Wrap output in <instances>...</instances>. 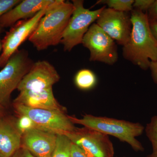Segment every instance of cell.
I'll return each instance as SVG.
<instances>
[{
    "label": "cell",
    "instance_id": "8992f818",
    "mask_svg": "<svg viewBox=\"0 0 157 157\" xmlns=\"http://www.w3.org/2000/svg\"><path fill=\"white\" fill-rule=\"evenodd\" d=\"M14 107L19 115L29 117L39 128L64 135L76 129L65 111L35 109L15 103Z\"/></svg>",
    "mask_w": 157,
    "mask_h": 157
},
{
    "label": "cell",
    "instance_id": "9a60e30c",
    "mask_svg": "<svg viewBox=\"0 0 157 157\" xmlns=\"http://www.w3.org/2000/svg\"><path fill=\"white\" fill-rule=\"evenodd\" d=\"M22 135L16 121L3 117L0 120V157H11L21 146Z\"/></svg>",
    "mask_w": 157,
    "mask_h": 157
},
{
    "label": "cell",
    "instance_id": "30bf717a",
    "mask_svg": "<svg viewBox=\"0 0 157 157\" xmlns=\"http://www.w3.org/2000/svg\"><path fill=\"white\" fill-rule=\"evenodd\" d=\"M96 21V24L118 44L123 46L127 44L132 27L131 15L128 12L115 11L105 6Z\"/></svg>",
    "mask_w": 157,
    "mask_h": 157
},
{
    "label": "cell",
    "instance_id": "7402d4cb",
    "mask_svg": "<svg viewBox=\"0 0 157 157\" xmlns=\"http://www.w3.org/2000/svg\"><path fill=\"white\" fill-rule=\"evenodd\" d=\"M154 2L155 0H135L133 4V9L147 12Z\"/></svg>",
    "mask_w": 157,
    "mask_h": 157
},
{
    "label": "cell",
    "instance_id": "83f0119b",
    "mask_svg": "<svg viewBox=\"0 0 157 157\" xmlns=\"http://www.w3.org/2000/svg\"><path fill=\"white\" fill-rule=\"evenodd\" d=\"M4 107L0 104V120L4 117Z\"/></svg>",
    "mask_w": 157,
    "mask_h": 157
},
{
    "label": "cell",
    "instance_id": "ba28073f",
    "mask_svg": "<svg viewBox=\"0 0 157 157\" xmlns=\"http://www.w3.org/2000/svg\"><path fill=\"white\" fill-rule=\"evenodd\" d=\"M65 135L89 157H113V144L108 135L85 127Z\"/></svg>",
    "mask_w": 157,
    "mask_h": 157
},
{
    "label": "cell",
    "instance_id": "5bb4252c",
    "mask_svg": "<svg viewBox=\"0 0 157 157\" xmlns=\"http://www.w3.org/2000/svg\"><path fill=\"white\" fill-rule=\"evenodd\" d=\"M14 103L35 109L65 111L55 98L52 87L40 90L20 91Z\"/></svg>",
    "mask_w": 157,
    "mask_h": 157
},
{
    "label": "cell",
    "instance_id": "ac0fdd59",
    "mask_svg": "<svg viewBox=\"0 0 157 157\" xmlns=\"http://www.w3.org/2000/svg\"><path fill=\"white\" fill-rule=\"evenodd\" d=\"M146 136L151 143L152 152L146 157H157V116L152 117L145 129Z\"/></svg>",
    "mask_w": 157,
    "mask_h": 157
},
{
    "label": "cell",
    "instance_id": "9c48e42d",
    "mask_svg": "<svg viewBox=\"0 0 157 157\" xmlns=\"http://www.w3.org/2000/svg\"><path fill=\"white\" fill-rule=\"evenodd\" d=\"M47 8L39 11L30 18L17 21L6 33L2 40L0 67H3L6 65L11 56L18 50V48L23 42L28 38L29 39L36 28L40 19L45 14Z\"/></svg>",
    "mask_w": 157,
    "mask_h": 157
},
{
    "label": "cell",
    "instance_id": "44dd1931",
    "mask_svg": "<svg viewBox=\"0 0 157 157\" xmlns=\"http://www.w3.org/2000/svg\"><path fill=\"white\" fill-rule=\"evenodd\" d=\"M21 2L20 0H0V17Z\"/></svg>",
    "mask_w": 157,
    "mask_h": 157
},
{
    "label": "cell",
    "instance_id": "8fae6325",
    "mask_svg": "<svg viewBox=\"0 0 157 157\" xmlns=\"http://www.w3.org/2000/svg\"><path fill=\"white\" fill-rule=\"evenodd\" d=\"M59 79V75L53 65L47 61L39 60L34 63L17 89L20 92L46 89L52 87Z\"/></svg>",
    "mask_w": 157,
    "mask_h": 157
},
{
    "label": "cell",
    "instance_id": "6da1fadb",
    "mask_svg": "<svg viewBox=\"0 0 157 157\" xmlns=\"http://www.w3.org/2000/svg\"><path fill=\"white\" fill-rule=\"evenodd\" d=\"M132 30L123 48L125 59L143 70L151 62H157V42L152 35L146 13L133 9L131 13Z\"/></svg>",
    "mask_w": 157,
    "mask_h": 157
},
{
    "label": "cell",
    "instance_id": "e0dca14e",
    "mask_svg": "<svg viewBox=\"0 0 157 157\" xmlns=\"http://www.w3.org/2000/svg\"><path fill=\"white\" fill-rule=\"evenodd\" d=\"M72 143L66 135L57 134L56 144L52 157H71Z\"/></svg>",
    "mask_w": 157,
    "mask_h": 157
},
{
    "label": "cell",
    "instance_id": "52a82bcc",
    "mask_svg": "<svg viewBox=\"0 0 157 157\" xmlns=\"http://www.w3.org/2000/svg\"><path fill=\"white\" fill-rule=\"evenodd\" d=\"M82 44L89 50L90 61L113 65L117 61V46L115 42L96 23L90 26Z\"/></svg>",
    "mask_w": 157,
    "mask_h": 157
},
{
    "label": "cell",
    "instance_id": "d4e9b609",
    "mask_svg": "<svg viewBox=\"0 0 157 157\" xmlns=\"http://www.w3.org/2000/svg\"><path fill=\"white\" fill-rule=\"evenodd\" d=\"M11 157H36L25 147L21 146Z\"/></svg>",
    "mask_w": 157,
    "mask_h": 157
},
{
    "label": "cell",
    "instance_id": "603a6c76",
    "mask_svg": "<svg viewBox=\"0 0 157 157\" xmlns=\"http://www.w3.org/2000/svg\"><path fill=\"white\" fill-rule=\"evenodd\" d=\"M146 13L149 21L157 20V0H155L154 2Z\"/></svg>",
    "mask_w": 157,
    "mask_h": 157
},
{
    "label": "cell",
    "instance_id": "4316f807",
    "mask_svg": "<svg viewBox=\"0 0 157 157\" xmlns=\"http://www.w3.org/2000/svg\"><path fill=\"white\" fill-rule=\"evenodd\" d=\"M149 69L151 71V76L154 81L157 84V62H151Z\"/></svg>",
    "mask_w": 157,
    "mask_h": 157
},
{
    "label": "cell",
    "instance_id": "7a4b0ae2",
    "mask_svg": "<svg viewBox=\"0 0 157 157\" xmlns=\"http://www.w3.org/2000/svg\"><path fill=\"white\" fill-rule=\"evenodd\" d=\"M73 9V3L64 0H55L48 6L29 38L37 50H44L60 43Z\"/></svg>",
    "mask_w": 157,
    "mask_h": 157
},
{
    "label": "cell",
    "instance_id": "4fadbf2b",
    "mask_svg": "<svg viewBox=\"0 0 157 157\" xmlns=\"http://www.w3.org/2000/svg\"><path fill=\"white\" fill-rule=\"evenodd\" d=\"M55 0H24L0 17L2 28L12 26L17 21L29 19L46 9Z\"/></svg>",
    "mask_w": 157,
    "mask_h": 157
},
{
    "label": "cell",
    "instance_id": "2e32d148",
    "mask_svg": "<svg viewBox=\"0 0 157 157\" xmlns=\"http://www.w3.org/2000/svg\"><path fill=\"white\" fill-rule=\"evenodd\" d=\"M74 81L78 88L82 90H89L95 86L97 77L91 70L86 69H82L76 73Z\"/></svg>",
    "mask_w": 157,
    "mask_h": 157
},
{
    "label": "cell",
    "instance_id": "277c9868",
    "mask_svg": "<svg viewBox=\"0 0 157 157\" xmlns=\"http://www.w3.org/2000/svg\"><path fill=\"white\" fill-rule=\"evenodd\" d=\"M33 63L27 51L18 50L0 71V104L3 107L9 104L11 94Z\"/></svg>",
    "mask_w": 157,
    "mask_h": 157
},
{
    "label": "cell",
    "instance_id": "cb8c5ba5",
    "mask_svg": "<svg viewBox=\"0 0 157 157\" xmlns=\"http://www.w3.org/2000/svg\"><path fill=\"white\" fill-rule=\"evenodd\" d=\"M71 157H89L79 147L72 143Z\"/></svg>",
    "mask_w": 157,
    "mask_h": 157
},
{
    "label": "cell",
    "instance_id": "484cf974",
    "mask_svg": "<svg viewBox=\"0 0 157 157\" xmlns=\"http://www.w3.org/2000/svg\"><path fill=\"white\" fill-rule=\"evenodd\" d=\"M149 24L152 35L157 42V20L149 21Z\"/></svg>",
    "mask_w": 157,
    "mask_h": 157
},
{
    "label": "cell",
    "instance_id": "ffe728a7",
    "mask_svg": "<svg viewBox=\"0 0 157 157\" xmlns=\"http://www.w3.org/2000/svg\"><path fill=\"white\" fill-rule=\"evenodd\" d=\"M16 125L22 135L31 129L37 128L32 120L26 115H20L19 118L16 120Z\"/></svg>",
    "mask_w": 157,
    "mask_h": 157
},
{
    "label": "cell",
    "instance_id": "f1b7e54d",
    "mask_svg": "<svg viewBox=\"0 0 157 157\" xmlns=\"http://www.w3.org/2000/svg\"><path fill=\"white\" fill-rule=\"evenodd\" d=\"M3 28H2L1 26H0V35H1V33L2 32V30ZM2 51V40L1 39V37H0V53H1V52ZM0 55H1V54H0Z\"/></svg>",
    "mask_w": 157,
    "mask_h": 157
},
{
    "label": "cell",
    "instance_id": "5b68a950",
    "mask_svg": "<svg viewBox=\"0 0 157 157\" xmlns=\"http://www.w3.org/2000/svg\"><path fill=\"white\" fill-rule=\"evenodd\" d=\"M72 2L74 9L60 42L63 45L65 51L70 52L75 46L82 44L84 35L105 7L91 11L84 8L82 0Z\"/></svg>",
    "mask_w": 157,
    "mask_h": 157
},
{
    "label": "cell",
    "instance_id": "3957f363",
    "mask_svg": "<svg viewBox=\"0 0 157 157\" xmlns=\"http://www.w3.org/2000/svg\"><path fill=\"white\" fill-rule=\"evenodd\" d=\"M74 124L95 130L107 135L117 137L122 142H126L136 152L144 151V147L136 137L140 136L145 128L139 123H133L107 117L86 114L82 118L69 116Z\"/></svg>",
    "mask_w": 157,
    "mask_h": 157
},
{
    "label": "cell",
    "instance_id": "7c38bea8",
    "mask_svg": "<svg viewBox=\"0 0 157 157\" xmlns=\"http://www.w3.org/2000/svg\"><path fill=\"white\" fill-rule=\"evenodd\" d=\"M57 134L43 129L35 128L23 134L21 146L36 157H52Z\"/></svg>",
    "mask_w": 157,
    "mask_h": 157
},
{
    "label": "cell",
    "instance_id": "d6986e66",
    "mask_svg": "<svg viewBox=\"0 0 157 157\" xmlns=\"http://www.w3.org/2000/svg\"><path fill=\"white\" fill-rule=\"evenodd\" d=\"M134 0H100L96 4L107 5L109 9L115 11L128 12L133 10Z\"/></svg>",
    "mask_w": 157,
    "mask_h": 157
}]
</instances>
